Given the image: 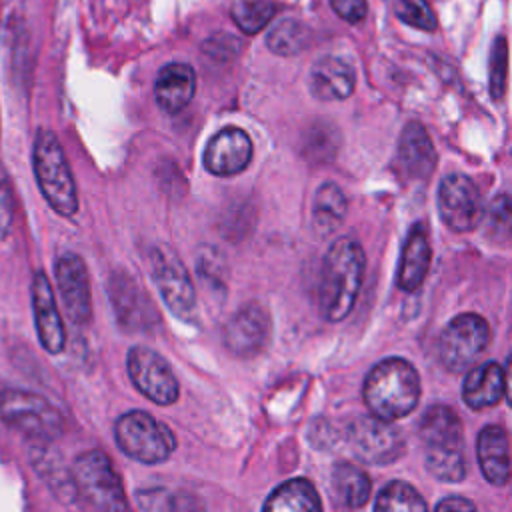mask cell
<instances>
[{"label": "cell", "mask_w": 512, "mask_h": 512, "mask_svg": "<svg viewBox=\"0 0 512 512\" xmlns=\"http://www.w3.org/2000/svg\"><path fill=\"white\" fill-rule=\"evenodd\" d=\"M438 212L454 232H470L482 222V194L472 178L450 174L438 186Z\"/></svg>", "instance_id": "cell-11"}, {"label": "cell", "mask_w": 512, "mask_h": 512, "mask_svg": "<svg viewBox=\"0 0 512 512\" xmlns=\"http://www.w3.org/2000/svg\"><path fill=\"white\" fill-rule=\"evenodd\" d=\"M114 438L126 456L142 464H160L168 460L176 448L172 430L142 410H132L120 416L114 428Z\"/></svg>", "instance_id": "cell-6"}, {"label": "cell", "mask_w": 512, "mask_h": 512, "mask_svg": "<svg viewBox=\"0 0 512 512\" xmlns=\"http://www.w3.org/2000/svg\"><path fill=\"white\" fill-rule=\"evenodd\" d=\"M198 274H202L204 278H210L212 284H220L222 278L226 276L222 260H220V254L218 252H210V254L200 256L198 258Z\"/></svg>", "instance_id": "cell-36"}, {"label": "cell", "mask_w": 512, "mask_h": 512, "mask_svg": "<svg viewBox=\"0 0 512 512\" xmlns=\"http://www.w3.org/2000/svg\"><path fill=\"white\" fill-rule=\"evenodd\" d=\"M252 160V140L236 126L216 132L204 148V166L214 176H234Z\"/></svg>", "instance_id": "cell-16"}, {"label": "cell", "mask_w": 512, "mask_h": 512, "mask_svg": "<svg viewBox=\"0 0 512 512\" xmlns=\"http://www.w3.org/2000/svg\"><path fill=\"white\" fill-rule=\"evenodd\" d=\"M310 92L324 102L344 100L354 92V68L338 56H322L310 68Z\"/></svg>", "instance_id": "cell-19"}, {"label": "cell", "mask_w": 512, "mask_h": 512, "mask_svg": "<svg viewBox=\"0 0 512 512\" xmlns=\"http://www.w3.org/2000/svg\"><path fill=\"white\" fill-rule=\"evenodd\" d=\"M224 346L238 358H252L260 354L270 340V316L258 302L240 306L224 326Z\"/></svg>", "instance_id": "cell-14"}, {"label": "cell", "mask_w": 512, "mask_h": 512, "mask_svg": "<svg viewBox=\"0 0 512 512\" xmlns=\"http://www.w3.org/2000/svg\"><path fill=\"white\" fill-rule=\"evenodd\" d=\"M504 394V368L496 362H484L476 368H470L464 386L462 398L468 408L484 410L496 406Z\"/></svg>", "instance_id": "cell-23"}, {"label": "cell", "mask_w": 512, "mask_h": 512, "mask_svg": "<svg viewBox=\"0 0 512 512\" xmlns=\"http://www.w3.org/2000/svg\"><path fill=\"white\" fill-rule=\"evenodd\" d=\"M430 262H432V248L426 236L424 226H414L412 232L408 234L404 248H402V256H400V264H398V286L404 292H416L422 282L426 280V274L430 270Z\"/></svg>", "instance_id": "cell-22"}, {"label": "cell", "mask_w": 512, "mask_h": 512, "mask_svg": "<svg viewBox=\"0 0 512 512\" xmlns=\"http://www.w3.org/2000/svg\"><path fill=\"white\" fill-rule=\"evenodd\" d=\"M194 92H196V74L190 64L170 62L156 76V84H154L156 104L168 114H176L182 108H186Z\"/></svg>", "instance_id": "cell-21"}, {"label": "cell", "mask_w": 512, "mask_h": 512, "mask_svg": "<svg viewBox=\"0 0 512 512\" xmlns=\"http://www.w3.org/2000/svg\"><path fill=\"white\" fill-rule=\"evenodd\" d=\"M484 234L492 242H504L512 238V196L498 194L490 200L486 212L482 214Z\"/></svg>", "instance_id": "cell-29"}, {"label": "cell", "mask_w": 512, "mask_h": 512, "mask_svg": "<svg viewBox=\"0 0 512 512\" xmlns=\"http://www.w3.org/2000/svg\"><path fill=\"white\" fill-rule=\"evenodd\" d=\"M346 210H348V200H346L344 192L340 190V186H336L334 182L322 184L316 190L314 202H312L314 228L322 236L332 234L342 224Z\"/></svg>", "instance_id": "cell-26"}, {"label": "cell", "mask_w": 512, "mask_h": 512, "mask_svg": "<svg viewBox=\"0 0 512 512\" xmlns=\"http://www.w3.org/2000/svg\"><path fill=\"white\" fill-rule=\"evenodd\" d=\"M308 42H310L308 26L292 18L276 24L266 36L268 48L278 56H294L302 52L308 46Z\"/></svg>", "instance_id": "cell-27"}, {"label": "cell", "mask_w": 512, "mask_h": 512, "mask_svg": "<svg viewBox=\"0 0 512 512\" xmlns=\"http://www.w3.org/2000/svg\"><path fill=\"white\" fill-rule=\"evenodd\" d=\"M506 72H508V50L506 40L500 36L494 42L490 58V94L494 100H500L506 90Z\"/></svg>", "instance_id": "cell-34"}, {"label": "cell", "mask_w": 512, "mask_h": 512, "mask_svg": "<svg viewBox=\"0 0 512 512\" xmlns=\"http://www.w3.org/2000/svg\"><path fill=\"white\" fill-rule=\"evenodd\" d=\"M76 494L96 510H126L128 502L110 458L100 450L82 452L72 464Z\"/></svg>", "instance_id": "cell-7"}, {"label": "cell", "mask_w": 512, "mask_h": 512, "mask_svg": "<svg viewBox=\"0 0 512 512\" xmlns=\"http://www.w3.org/2000/svg\"><path fill=\"white\" fill-rule=\"evenodd\" d=\"M420 438L428 472L440 482H460L466 474V458L458 414L444 404L430 406L420 420Z\"/></svg>", "instance_id": "cell-3"}, {"label": "cell", "mask_w": 512, "mask_h": 512, "mask_svg": "<svg viewBox=\"0 0 512 512\" xmlns=\"http://www.w3.org/2000/svg\"><path fill=\"white\" fill-rule=\"evenodd\" d=\"M362 394L374 416L394 422L418 406L420 376L408 360L386 358L370 370Z\"/></svg>", "instance_id": "cell-2"}, {"label": "cell", "mask_w": 512, "mask_h": 512, "mask_svg": "<svg viewBox=\"0 0 512 512\" xmlns=\"http://www.w3.org/2000/svg\"><path fill=\"white\" fill-rule=\"evenodd\" d=\"M54 270L66 314L74 324H88L92 318V296L84 260L78 254H64L56 260Z\"/></svg>", "instance_id": "cell-15"}, {"label": "cell", "mask_w": 512, "mask_h": 512, "mask_svg": "<svg viewBox=\"0 0 512 512\" xmlns=\"http://www.w3.org/2000/svg\"><path fill=\"white\" fill-rule=\"evenodd\" d=\"M152 280L170 312L180 320H192L196 316V290L180 258L172 248L158 244L150 254Z\"/></svg>", "instance_id": "cell-9"}, {"label": "cell", "mask_w": 512, "mask_h": 512, "mask_svg": "<svg viewBox=\"0 0 512 512\" xmlns=\"http://www.w3.org/2000/svg\"><path fill=\"white\" fill-rule=\"evenodd\" d=\"M394 12L400 20L406 24L420 28V30H434L436 28V16L430 10L426 0H392Z\"/></svg>", "instance_id": "cell-33"}, {"label": "cell", "mask_w": 512, "mask_h": 512, "mask_svg": "<svg viewBox=\"0 0 512 512\" xmlns=\"http://www.w3.org/2000/svg\"><path fill=\"white\" fill-rule=\"evenodd\" d=\"M132 384L156 404H174L180 394L178 380L170 364L148 346H134L126 358Z\"/></svg>", "instance_id": "cell-12"}, {"label": "cell", "mask_w": 512, "mask_h": 512, "mask_svg": "<svg viewBox=\"0 0 512 512\" xmlns=\"http://www.w3.org/2000/svg\"><path fill=\"white\" fill-rule=\"evenodd\" d=\"M32 310L40 344L46 352L60 354L66 342L64 324L56 308L50 280L42 270H38L32 278Z\"/></svg>", "instance_id": "cell-17"}, {"label": "cell", "mask_w": 512, "mask_h": 512, "mask_svg": "<svg viewBox=\"0 0 512 512\" xmlns=\"http://www.w3.org/2000/svg\"><path fill=\"white\" fill-rule=\"evenodd\" d=\"M504 394H506V400L508 404L512 406V352L506 360V368H504Z\"/></svg>", "instance_id": "cell-39"}, {"label": "cell", "mask_w": 512, "mask_h": 512, "mask_svg": "<svg viewBox=\"0 0 512 512\" xmlns=\"http://www.w3.org/2000/svg\"><path fill=\"white\" fill-rule=\"evenodd\" d=\"M138 506L142 510H188L198 508V502L192 496L176 494L166 488H150L138 492Z\"/></svg>", "instance_id": "cell-32"}, {"label": "cell", "mask_w": 512, "mask_h": 512, "mask_svg": "<svg viewBox=\"0 0 512 512\" xmlns=\"http://www.w3.org/2000/svg\"><path fill=\"white\" fill-rule=\"evenodd\" d=\"M338 132L328 122H316L308 128L302 148L304 154L314 162H326L338 152Z\"/></svg>", "instance_id": "cell-31"}, {"label": "cell", "mask_w": 512, "mask_h": 512, "mask_svg": "<svg viewBox=\"0 0 512 512\" xmlns=\"http://www.w3.org/2000/svg\"><path fill=\"white\" fill-rule=\"evenodd\" d=\"M398 164L406 178L426 180L436 168V148L420 122H408L398 138Z\"/></svg>", "instance_id": "cell-18"}, {"label": "cell", "mask_w": 512, "mask_h": 512, "mask_svg": "<svg viewBox=\"0 0 512 512\" xmlns=\"http://www.w3.org/2000/svg\"><path fill=\"white\" fill-rule=\"evenodd\" d=\"M332 488L340 506L362 508L370 498L372 484L362 468L350 462H338L332 470Z\"/></svg>", "instance_id": "cell-25"}, {"label": "cell", "mask_w": 512, "mask_h": 512, "mask_svg": "<svg viewBox=\"0 0 512 512\" xmlns=\"http://www.w3.org/2000/svg\"><path fill=\"white\" fill-rule=\"evenodd\" d=\"M276 14V4L270 0H240L232 6V18L246 34L260 32Z\"/></svg>", "instance_id": "cell-30"}, {"label": "cell", "mask_w": 512, "mask_h": 512, "mask_svg": "<svg viewBox=\"0 0 512 512\" xmlns=\"http://www.w3.org/2000/svg\"><path fill=\"white\" fill-rule=\"evenodd\" d=\"M108 296L116 322L126 332H144L158 324V312L146 290L124 270L110 276Z\"/></svg>", "instance_id": "cell-13"}, {"label": "cell", "mask_w": 512, "mask_h": 512, "mask_svg": "<svg viewBox=\"0 0 512 512\" xmlns=\"http://www.w3.org/2000/svg\"><path fill=\"white\" fill-rule=\"evenodd\" d=\"M34 174L46 202L60 216H74L78 210V194L72 172L56 134L48 128H40L34 138L32 150Z\"/></svg>", "instance_id": "cell-4"}, {"label": "cell", "mask_w": 512, "mask_h": 512, "mask_svg": "<svg viewBox=\"0 0 512 512\" xmlns=\"http://www.w3.org/2000/svg\"><path fill=\"white\" fill-rule=\"evenodd\" d=\"M0 420L42 444L56 440L64 432V418L56 406L28 390H0Z\"/></svg>", "instance_id": "cell-5"}, {"label": "cell", "mask_w": 512, "mask_h": 512, "mask_svg": "<svg viewBox=\"0 0 512 512\" xmlns=\"http://www.w3.org/2000/svg\"><path fill=\"white\" fill-rule=\"evenodd\" d=\"M474 508H476V504L472 500H466L464 496H448L436 504L438 512H444V510H448V512L462 510L464 512V510H474Z\"/></svg>", "instance_id": "cell-37"}, {"label": "cell", "mask_w": 512, "mask_h": 512, "mask_svg": "<svg viewBox=\"0 0 512 512\" xmlns=\"http://www.w3.org/2000/svg\"><path fill=\"white\" fill-rule=\"evenodd\" d=\"M490 344V326L478 314H460L448 322L438 340L440 362L450 372H464Z\"/></svg>", "instance_id": "cell-8"}, {"label": "cell", "mask_w": 512, "mask_h": 512, "mask_svg": "<svg viewBox=\"0 0 512 512\" xmlns=\"http://www.w3.org/2000/svg\"><path fill=\"white\" fill-rule=\"evenodd\" d=\"M334 12L350 22V24H356V22H362L366 12H368V4L366 0H330Z\"/></svg>", "instance_id": "cell-35"}, {"label": "cell", "mask_w": 512, "mask_h": 512, "mask_svg": "<svg viewBox=\"0 0 512 512\" xmlns=\"http://www.w3.org/2000/svg\"><path fill=\"white\" fill-rule=\"evenodd\" d=\"M374 510L378 512H396V510H406V512H424L428 510V504L424 498L412 488L410 484L402 480H394L386 484L380 494L376 496Z\"/></svg>", "instance_id": "cell-28"}, {"label": "cell", "mask_w": 512, "mask_h": 512, "mask_svg": "<svg viewBox=\"0 0 512 512\" xmlns=\"http://www.w3.org/2000/svg\"><path fill=\"white\" fill-rule=\"evenodd\" d=\"M262 508L274 512H318L322 510V502L316 488L306 478H294L280 484Z\"/></svg>", "instance_id": "cell-24"}, {"label": "cell", "mask_w": 512, "mask_h": 512, "mask_svg": "<svg viewBox=\"0 0 512 512\" xmlns=\"http://www.w3.org/2000/svg\"><path fill=\"white\" fill-rule=\"evenodd\" d=\"M352 452L368 464H390L404 454L402 434L378 416H356L346 428Z\"/></svg>", "instance_id": "cell-10"}, {"label": "cell", "mask_w": 512, "mask_h": 512, "mask_svg": "<svg viewBox=\"0 0 512 512\" xmlns=\"http://www.w3.org/2000/svg\"><path fill=\"white\" fill-rule=\"evenodd\" d=\"M366 256L354 238H338L328 248L318 282L320 314L328 322L344 320L358 298Z\"/></svg>", "instance_id": "cell-1"}, {"label": "cell", "mask_w": 512, "mask_h": 512, "mask_svg": "<svg viewBox=\"0 0 512 512\" xmlns=\"http://www.w3.org/2000/svg\"><path fill=\"white\" fill-rule=\"evenodd\" d=\"M10 214H12V208H10V194H8L6 186L0 184V230L10 224Z\"/></svg>", "instance_id": "cell-38"}, {"label": "cell", "mask_w": 512, "mask_h": 512, "mask_svg": "<svg viewBox=\"0 0 512 512\" xmlns=\"http://www.w3.org/2000/svg\"><path fill=\"white\" fill-rule=\"evenodd\" d=\"M476 454L484 478L494 486L508 484L512 476V456L508 434L502 426H484L478 434Z\"/></svg>", "instance_id": "cell-20"}]
</instances>
